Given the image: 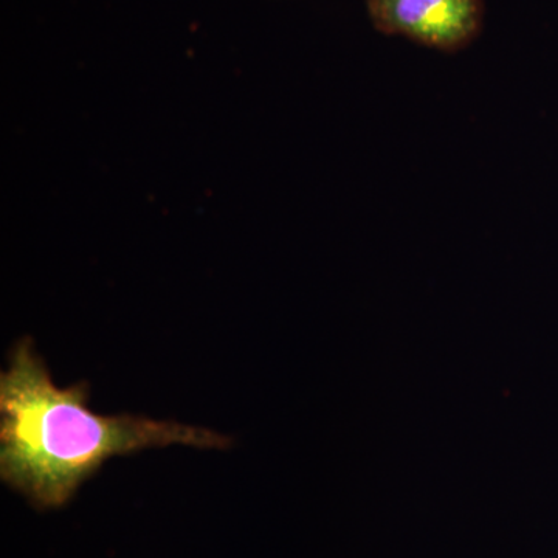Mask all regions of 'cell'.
<instances>
[{"mask_svg": "<svg viewBox=\"0 0 558 558\" xmlns=\"http://www.w3.org/2000/svg\"><path fill=\"white\" fill-rule=\"evenodd\" d=\"M89 387L58 388L31 337L10 352L0 374V480L38 510L68 505L84 481L112 457L167 447L227 449L211 429L146 417L100 416L87 409Z\"/></svg>", "mask_w": 558, "mask_h": 558, "instance_id": "cell-1", "label": "cell"}, {"mask_svg": "<svg viewBox=\"0 0 558 558\" xmlns=\"http://www.w3.org/2000/svg\"><path fill=\"white\" fill-rule=\"evenodd\" d=\"M371 24L428 49L458 53L472 46L486 20L484 0H366Z\"/></svg>", "mask_w": 558, "mask_h": 558, "instance_id": "cell-2", "label": "cell"}]
</instances>
